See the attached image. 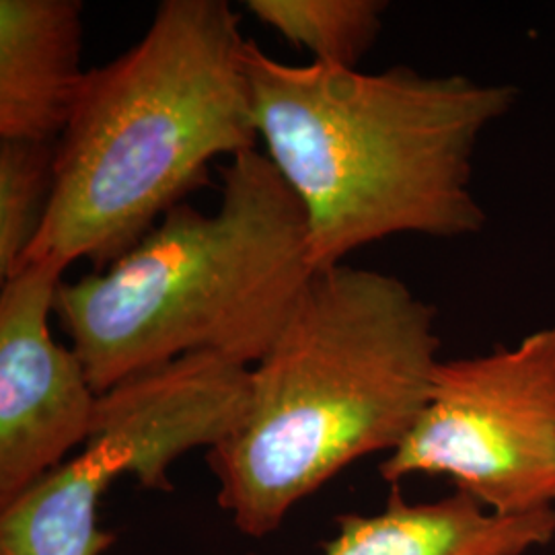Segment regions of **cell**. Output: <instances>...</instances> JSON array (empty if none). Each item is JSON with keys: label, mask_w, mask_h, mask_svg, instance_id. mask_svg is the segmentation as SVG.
<instances>
[{"label": "cell", "mask_w": 555, "mask_h": 555, "mask_svg": "<svg viewBox=\"0 0 555 555\" xmlns=\"http://www.w3.org/2000/svg\"><path fill=\"white\" fill-rule=\"evenodd\" d=\"M258 139L297 196L313 270L396 235H476L486 212L474 159L518 98L511 85L410 66H295L247 41Z\"/></svg>", "instance_id": "6da1fadb"}, {"label": "cell", "mask_w": 555, "mask_h": 555, "mask_svg": "<svg viewBox=\"0 0 555 555\" xmlns=\"http://www.w3.org/2000/svg\"><path fill=\"white\" fill-rule=\"evenodd\" d=\"M438 352L437 309L405 282L318 270L251 366L237 428L206 455L220 508L261 539L352 463L391 455L428 401Z\"/></svg>", "instance_id": "7a4b0ae2"}, {"label": "cell", "mask_w": 555, "mask_h": 555, "mask_svg": "<svg viewBox=\"0 0 555 555\" xmlns=\"http://www.w3.org/2000/svg\"><path fill=\"white\" fill-rule=\"evenodd\" d=\"M247 41L227 0H163L132 48L89 70L25 263L101 270L202 185L212 160L256 149Z\"/></svg>", "instance_id": "3957f363"}, {"label": "cell", "mask_w": 555, "mask_h": 555, "mask_svg": "<svg viewBox=\"0 0 555 555\" xmlns=\"http://www.w3.org/2000/svg\"><path fill=\"white\" fill-rule=\"evenodd\" d=\"M313 274L297 196L251 149L222 169L215 212L181 202L121 258L62 282L54 315L101 396L188 354L254 366Z\"/></svg>", "instance_id": "277c9868"}, {"label": "cell", "mask_w": 555, "mask_h": 555, "mask_svg": "<svg viewBox=\"0 0 555 555\" xmlns=\"http://www.w3.org/2000/svg\"><path fill=\"white\" fill-rule=\"evenodd\" d=\"M251 366L217 354H188L101 393L91 435L29 492L0 511V555H101L114 535L100 504L119 477L171 492V467L215 449L237 428Z\"/></svg>", "instance_id": "5b68a950"}, {"label": "cell", "mask_w": 555, "mask_h": 555, "mask_svg": "<svg viewBox=\"0 0 555 555\" xmlns=\"http://www.w3.org/2000/svg\"><path fill=\"white\" fill-rule=\"evenodd\" d=\"M378 472L391 486L449 477L498 515L555 506V325L515 348L440 360L414 428Z\"/></svg>", "instance_id": "8992f818"}, {"label": "cell", "mask_w": 555, "mask_h": 555, "mask_svg": "<svg viewBox=\"0 0 555 555\" xmlns=\"http://www.w3.org/2000/svg\"><path fill=\"white\" fill-rule=\"evenodd\" d=\"M64 268L29 261L0 288V511L85 444L100 393L52 336Z\"/></svg>", "instance_id": "52a82bcc"}, {"label": "cell", "mask_w": 555, "mask_h": 555, "mask_svg": "<svg viewBox=\"0 0 555 555\" xmlns=\"http://www.w3.org/2000/svg\"><path fill=\"white\" fill-rule=\"evenodd\" d=\"M80 46L79 0H0V139H60L87 79Z\"/></svg>", "instance_id": "ba28073f"}, {"label": "cell", "mask_w": 555, "mask_h": 555, "mask_svg": "<svg viewBox=\"0 0 555 555\" xmlns=\"http://www.w3.org/2000/svg\"><path fill=\"white\" fill-rule=\"evenodd\" d=\"M336 520L323 555H527L555 539V506L498 515L461 490L435 502H408L391 486L377 515Z\"/></svg>", "instance_id": "9c48e42d"}, {"label": "cell", "mask_w": 555, "mask_h": 555, "mask_svg": "<svg viewBox=\"0 0 555 555\" xmlns=\"http://www.w3.org/2000/svg\"><path fill=\"white\" fill-rule=\"evenodd\" d=\"M247 11L313 62L358 68L383 29V0H247Z\"/></svg>", "instance_id": "30bf717a"}, {"label": "cell", "mask_w": 555, "mask_h": 555, "mask_svg": "<svg viewBox=\"0 0 555 555\" xmlns=\"http://www.w3.org/2000/svg\"><path fill=\"white\" fill-rule=\"evenodd\" d=\"M56 192V142L0 139V278L15 276Z\"/></svg>", "instance_id": "8fae6325"}]
</instances>
